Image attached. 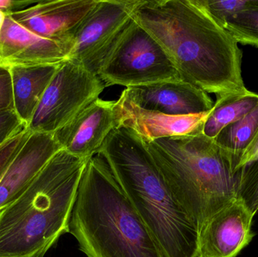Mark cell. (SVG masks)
<instances>
[{"label": "cell", "mask_w": 258, "mask_h": 257, "mask_svg": "<svg viewBox=\"0 0 258 257\" xmlns=\"http://www.w3.org/2000/svg\"><path fill=\"white\" fill-rule=\"evenodd\" d=\"M132 18L160 44L183 81L217 98L248 90L238 42L197 0H137Z\"/></svg>", "instance_id": "obj_1"}, {"label": "cell", "mask_w": 258, "mask_h": 257, "mask_svg": "<svg viewBox=\"0 0 258 257\" xmlns=\"http://www.w3.org/2000/svg\"><path fill=\"white\" fill-rule=\"evenodd\" d=\"M167 257H196L200 235L171 193L145 142L125 127L111 131L98 153Z\"/></svg>", "instance_id": "obj_2"}, {"label": "cell", "mask_w": 258, "mask_h": 257, "mask_svg": "<svg viewBox=\"0 0 258 257\" xmlns=\"http://www.w3.org/2000/svg\"><path fill=\"white\" fill-rule=\"evenodd\" d=\"M69 232L87 257H167L98 155L85 167Z\"/></svg>", "instance_id": "obj_3"}, {"label": "cell", "mask_w": 258, "mask_h": 257, "mask_svg": "<svg viewBox=\"0 0 258 257\" xmlns=\"http://www.w3.org/2000/svg\"><path fill=\"white\" fill-rule=\"evenodd\" d=\"M88 160L60 149L0 211V256L43 257L69 223Z\"/></svg>", "instance_id": "obj_4"}, {"label": "cell", "mask_w": 258, "mask_h": 257, "mask_svg": "<svg viewBox=\"0 0 258 257\" xmlns=\"http://www.w3.org/2000/svg\"><path fill=\"white\" fill-rule=\"evenodd\" d=\"M144 141L199 235L215 214L237 199L233 160L213 139L199 133Z\"/></svg>", "instance_id": "obj_5"}, {"label": "cell", "mask_w": 258, "mask_h": 257, "mask_svg": "<svg viewBox=\"0 0 258 257\" xmlns=\"http://www.w3.org/2000/svg\"><path fill=\"white\" fill-rule=\"evenodd\" d=\"M98 76L106 88L134 87L181 79L160 44L133 18L104 59Z\"/></svg>", "instance_id": "obj_6"}, {"label": "cell", "mask_w": 258, "mask_h": 257, "mask_svg": "<svg viewBox=\"0 0 258 257\" xmlns=\"http://www.w3.org/2000/svg\"><path fill=\"white\" fill-rule=\"evenodd\" d=\"M105 88L98 75L67 59L59 65L27 128L54 134L99 98Z\"/></svg>", "instance_id": "obj_7"}, {"label": "cell", "mask_w": 258, "mask_h": 257, "mask_svg": "<svg viewBox=\"0 0 258 257\" xmlns=\"http://www.w3.org/2000/svg\"><path fill=\"white\" fill-rule=\"evenodd\" d=\"M137 0H98L79 26L68 59L98 72L104 59L132 21Z\"/></svg>", "instance_id": "obj_8"}, {"label": "cell", "mask_w": 258, "mask_h": 257, "mask_svg": "<svg viewBox=\"0 0 258 257\" xmlns=\"http://www.w3.org/2000/svg\"><path fill=\"white\" fill-rule=\"evenodd\" d=\"M97 3L98 0H42L9 15L38 36L72 48L76 31Z\"/></svg>", "instance_id": "obj_9"}, {"label": "cell", "mask_w": 258, "mask_h": 257, "mask_svg": "<svg viewBox=\"0 0 258 257\" xmlns=\"http://www.w3.org/2000/svg\"><path fill=\"white\" fill-rule=\"evenodd\" d=\"M115 101L98 98L54 135L60 149L89 161L116 128Z\"/></svg>", "instance_id": "obj_10"}, {"label": "cell", "mask_w": 258, "mask_h": 257, "mask_svg": "<svg viewBox=\"0 0 258 257\" xmlns=\"http://www.w3.org/2000/svg\"><path fill=\"white\" fill-rule=\"evenodd\" d=\"M254 216L236 199L211 218L200 235L201 257H236L252 241Z\"/></svg>", "instance_id": "obj_11"}, {"label": "cell", "mask_w": 258, "mask_h": 257, "mask_svg": "<svg viewBox=\"0 0 258 257\" xmlns=\"http://www.w3.org/2000/svg\"><path fill=\"white\" fill-rule=\"evenodd\" d=\"M121 95L144 110L171 116L206 113L214 106L207 93L181 79L126 88Z\"/></svg>", "instance_id": "obj_12"}, {"label": "cell", "mask_w": 258, "mask_h": 257, "mask_svg": "<svg viewBox=\"0 0 258 257\" xmlns=\"http://www.w3.org/2000/svg\"><path fill=\"white\" fill-rule=\"evenodd\" d=\"M71 48L38 36L7 14L0 32V64L39 66L59 64L67 60Z\"/></svg>", "instance_id": "obj_13"}, {"label": "cell", "mask_w": 258, "mask_h": 257, "mask_svg": "<svg viewBox=\"0 0 258 257\" xmlns=\"http://www.w3.org/2000/svg\"><path fill=\"white\" fill-rule=\"evenodd\" d=\"M116 128L125 127L144 140H156L202 133L210 111L186 116H171L144 110L122 96L115 101Z\"/></svg>", "instance_id": "obj_14"}, {"label": "cell", "mask_w": 258, "mask_h": 257, "mask_svg": "<svg viewBox=\"0 0 258 257\" xmlns=\"http://www.w3.org/2000/svg\"><path fill=\"white\" fill-rule=\"evenodd\" d=\"M60 149L53 134L31 132L0 178V211L25 191Z\"/></svg>", "instance_id": "obj_15"}, {"label": "cell", "mask_w": 258, "mask_h": 257, "mask_svg": "<svg viewBox=\"0 0 258 257\" xmlns=\"http://www.w3.org/2000/svg\"><path fill=\"white\" fill-rule=\"evenodd\" d=\"M60 63L10 67L14 110L27 126Z\"/></svg>", "instance_id": "obj_16"}, {"label": "cell", "mask_w": 258, "mask_h": 257, "mask_svg": "<svg viewBox=\"0 0 258 257\" xmlns=\"http://www.w3.org/2000/svg\"><path fill=\"white\" fill-rule=\"evenodd\" d=\"M215 143L233 160L235 172L258 153V104L246 116L224 128Z\"/></svg>", "instance_id": "obj_17"}, {"label": "cell", "mask_w": 258, "mask_h": 257, "mask_svg": "<svg viewBox=\"0 0 258 257\" xmlns=\"http://www.w3.org/2000/svg\"><path fill=\"white\" fill-rule=\"evenodd\" d=\"M258 104V95L250 91L218 97L203 125L202 134L215 140L227 125L237 122Z\"/></svg>", "instance_id": "obj_18"}, {"label": "cell", "mask_w": 258, "mask_h": 257, "mask_svg": "<svg viewBox=\"0 0 258 257\" xmlns=\"http://www.w3.org/2000/svg\"><path fill=\"white\" fill-rule=\"evenodd\" d=\"M223 27L237 42L258 47V0L251 7L229 18Z\"/></svg>", "instance_id": "obj_19"}, {"label": "cell", "mask_w": 258, "mask_h": 257, "mask_svg": "<svg viewBox=\"0 0 258 257\" xmlns=\"http://www.w3.org/2000/svg\"><path fill=\"white\" fill-rule=\"evenodd\" d=\"M236 174L237 199L254 216L258 211V153L249 162L237 169Z\"/></svg>", "instance_id": "obj_20"}, {"label": "cell", "mask_w": 258, "mask_h": 257, "mask_svg": "<svg viewBox=\"0 0 258 257\" xmlns=\"http://www.w3.org/2000/svg\"><path fill=\"white\" fill-rule=\"evenodd\" d=\"M197 3L223 27L229 18L251 7L253 0H197Z\"/></svg>", "instance_id": "obj_21"}, {"label": "cell", "mask_w": 258, "mask_h": 257, "mask_svg": "<svg viewBox=\"0 0 258 257\" xmlns=\"http://www.w3.org/2000/svg\"><path fill=\"white\" fill-rule=\"evenodd\" d=\"M30 132L28 128H26L21 132L8 140L6 143L0 147V178L3 176L5 170L7 168L14 157L19 152L20 149L24 146Z\"/></svg>", "instance_id": "obj_22"}, {"label": "cell", "mask_w": 258, "mask_h": 257, "mask_svg": "<svg viewBox=\"0 0 258 257\" xmlns=\"http://www.w3.org/2000/svg\"><path fill=\"white\" fill-rule=\"evenodd\" d=\"M27 128L14 110L0 112V147L14 136Z\"/></svg>", "instance_id": "obj_23"}, {"label": "cell", "mask_w": 258, "mask_h": 257, "mask_svg": "<svg viewBox=\"0 0 258 257\" xmlns=\"http://www.w3.org/2000/svg\"><path fill=\"white\" fill-rule=\"evenodd\" d=\"M14 110L10 67L0 64V112Z\"/></svg>", "instance_id": "obj_24"}, {"label": "cell", "mask_w": 258, "mask_h": 257, "mask_svg": "<svg viewBox=\"0 0 258 257\" xmlns=\"http://www.w3.org/2000/svg\"><path fill=\"white\" fill-rule=\"evenodd\" d=\"M36 1H17V0H0V11L6 14L21 10L34 4Z\"/></svg>", "instance_id": "obj_25"}, {"label": "cell", "mask_w": 258, "mask_h": 257, "mask_svg": "<svg viewBox=\"0 0 258 257\" xmlns=\"http://www.w3.org/2000/svg\"><path fill=\"white\" fill-rule=\"evenodd\" d=\"M6 17H7V14L3 11H0V32L3 30V26L6 22Z\"/></svg>", "instance_id": "obj_26"}, {"label": "cell", "mask_w": 258, "mask_h": 257, "mask_svg": "<svg viewBox=\"0 0 258 257\" xmlns=\"http://www.w3.org/2000/svg\"><path fill=\"white\" fill-rule=\"evenodd\" d=\"M196 257H201V256H199V255H198V254H197V256H196Z\"/></svg>", "instance_id": "obj_27"}, {"label": "cell", "mask_w": 258, "mask_h": 257, "mask_svg": "<svg viewBox=\"0 0 258 257\" xmlns=\"http://www.w3.org/2000/svg\"><path fill=\"white\" fill-rule=\"evenodd\" d=\"M0 257H9V256H0Z\"/></svg>", "instance_id": "obj_28"}]
</instances>
